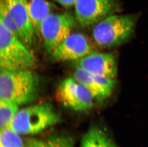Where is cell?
<instances>
[{"instance_id": "cell-1", "label": "cell", "mask_w": 148, "mask_h": 147, "mask_svg": "<svg viewBox=\"0 0 148 147\" xmlns=\"http://www.w3.org/2000/svg\"><path fill=\"white\" fill-rule=\"evenodd\" d=\"M40 80L30 70L9 71L0 69V99L24 105L32 103L38 96Z\"/></svg>"}, {"instance_id": "cell-2", "label": "cell", "mask_w": 148, "mask_h": 147, "mask_svg": "<svg viewBox=\"0 0 148 147\" xmlns=\"http://www.w3.org/2000/svg\"><path fill=\"white\" fill-rule=\"evenodd\" d=\"M60 121V115L50 104L42 103L18 110L8 127L20 135H31Z\"/></svg>"}, {"instance_id": "cell-3", "label": "cell", "mask_w": 148, "mask_h": 147, "mask_svg": "<svg viewBox=\"0 0 148 147\" xmlns=\"http://www.w3.org/2000/svg\"><path fill=\"white\" fill-rule=\"evenodd\" d=\"M136 21L134 15H109L94 25V41L103 48L120 46L127 42L134 33Z\"/></svg>"}, {"instance_id": "cell-4", "label": "cell", "mask_w": 148, "mask_h": 147, "mask_svg": "<svg viewBox=\"0 0 148 147\" xmlns=\"http://www.w3.org/2000/svg\"><path fill=\"white\" fill-rule=\"evenodd\" d=\"M36 62L30 49L0 24V69H31Z\"/></svg>"}, {"instance_id": "cell-5", "label": "cell", "mask_w": 148, "mask_h": 147, "mask_svg": "<svg viewBox=\"0 0 148 147\" xmlns=\"http://www.w3.org/2000/svg\"><path fill=\"white\" fill-rule=\"evenodd\" d=\"M76 20L71 13H52L41 24V36L45 50L51 54L54 49L64 40L74 28Z\"/></svg>"}, {"instance_id": "cell-6", "label": "cell", "mask_w": 148, "mask_h": 147, "mask_svg": "<svg viewBox=\"0 0 148 147\" xmlns=\"http://www.w3.org/2000/svg\"><path fill=\"white\" fill-rule=\"evenodd\" d=\"M55 98L67 108L79 112L89 110L94 105V99L89 92L73 78H68L58 85Z\"/></svg>"}, {"instance_id": "cell-7", "label": "cell", "mask_w": 148, "mask_h": 147, "mask_svg": "<svg viewBox=\"0 0 148 147\" xmlns=\"http://www.w3.org/2000/svg\"><path fill=\"white\" fill-rule=\"evenodd\" d=\"M74 6L76 21L84 27L95 25L117 9L114 0H77Z\"/></svg>"}, {"instance_id": "cell-8", "label": "cell", "mask_w": 148, "mask_h": 147, "mask_svg": "<svg viewBox=\"0 0 148 147\" xmlns=\"http://www.w3.org/2000/svg\"><path fill=\"white\" fill-rule=\"evenodd\" d=\"M92 52L91 44L84 35L80 33H71L50 54L55 61L74 62Z\"/></svg>"}, {"instance_id": "cell-9", "label": "cell", "mask_w": 148, "mask_h": 147, "mask_svg": "<svg viewBox=\"0 0 148 147\" xmlns=\"http://www.w3.org/2000/svg\"><path fill=\"white\" fill-rule=\"evenodd\" d=\"M75 67L90 73L110 79L117 76V61L112 53L92 52L82 59L74 61Z\"/></svg>"}, {"instance_id": "cell-10", "label": "cell", "mask_w": 148, "mask_h": 147, "mask_svg": "<svg viewBox=\"0 0 148 147\" xmlns=\"http://www.w3.org/2000/svg\"><path fill=\"white\" fill-rule=\"evenodd\" d=\"M5 4L16 24L20 39L31 49L36 42V34L27 10L25 0H0Z\"/></svg>"}, {"instance_id": "cell-11", "label": "cell", "mask_w": 148, "mask_h": 147, "mask_svg": "<svg viewBox=\"0 0 148 147\" xmlns=\"http://www.w3.org/2000/svg\"><path fill=\"white\" fill-rule=\"evenodd\" d=\"M73 78L88 90L94 100L98 102L110 96L116 85L115 79L94 75L77 67Z\"/></svg>"}, {"instance_id": "cell-12", "label": "cell", "mask_w": 148, "mask_h": 147, "mask_svg": "<svg viewBox=\"0 0 148 147\" xmlns=\"http://www.w3.org/2000/svg\"><path fill=\"white\" fill-rule=\"evenodd\" d=\"M30 19L36 35H40L41 24L44 20L52 13L53 6L47 0H25Z\"/></svg>"}, {"instance_id": "cell-13", "label": "cell", "mask_w": 148, "mask_h": 147, "mask_svg": "<svg viewBox=\"0 0 148 147\" xmlns=\"http://www.w3.org/2000/svg\"><path fill=\"white\" fill-rule=\"evenodd\" d=\"M80 147H119L106 131L97 126H92L85 132Z\"/></svg>"}, {"instance_id": "cell-14", "label": "cell", "mask_w": 148, "mask_h": 147, "mask_svg": "<svg viewBox=\"0 0 148 147\" xmlns=\"http://www.w3.org/2000/svg\"><path fill=\"white\" fill-rule=\"evenodd\" d=\"M26 147H74L73 137L65 134H53L44 139L25 140Z\"/></svg>"}, {"instance_id": "cell-15", "label": "cell", "mask_w": 148, "mask_h": 147, "mask_svg": "<svg viewBox=\"0 0 148 147\" xmlns=\"http://www.w3.org/2000/svg\"><path fill=\"white\" fill-rule=\"evenodd\" d=\"M19 110V105L9 100L0 99V128L8 127Z\"/></svg>"}, {"instance_id": "cell-16", "label": "cell", "mask_w": 148, "mask_h": 147, "mask_svg": "<svg viewBox=\"0 0 148 147\" xmlns=\"http://www.w3.org/2000/svg\"><path fill=\"white\" fill-rule=\"evenodd\" d=\"M1 147H26L25 141L9 127L1 129Z\"/></svg>"}, {"instance_id": "cell-17", "label": "cell", "mask_w": 148, "mask_h": 147, "mask_svg": "<svg viewBox=\"0 0 148 147\" xmlns=\"http://www.w3.org/2000/svg\"><path fill=\"white\" fill-rule=\"evenodd\" d=\"M0 24L20 39L19 34L16 24L7 8L3 1H0Z\"/></svg>"}, {"instance_id": "cell-18", "label": "cell", "mask_w": 148, "mask_h": 147, "mask_svg": "<svg viewBox=\"0 0 148 147\" xmlns=\"http://www.w3.org/2000/svg\"><path fill=\"white\" fill-rule=\"evenodd\" d=\"M59 4L65 8H70L74 6L77 0H54Z\"/></svg>"}]
</instances>
